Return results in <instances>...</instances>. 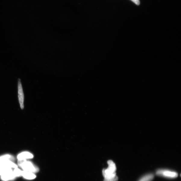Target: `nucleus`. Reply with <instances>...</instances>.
<instances>
[{"instance_id": "obj_6", "label": "nucleus", "mask_w": 181, "mask_h": 181, "mask_svg": "<svg viewBox=\"0 0 181 181\" xmlns=\"http://www.w3.org/2000/svg\"><path fill=\"white\" fill-rule=\"evenodd\" d=\"M21 176L25 179H35L36 176L31 172L23 171H22Z\"/></svg>"}, {"instance_id": "obj_3", "label": "nucleus", "mask_w": 181, "mask_h": 181, "mask_svg": "<svg viewBox=\"0 0 181 181\" xmlns=\"http://www.w3.org/2000/svg\"><path fill=\"white\" fill-rule=\"evenodd\" d=\"M156 174L159 176L169 178H175L178 176V174L176 172L167 170H159Z\"/></svg>"}, {"instance_id": "obj_13", "label": "nucleus", "mask_w": 181, "mask_h": 181, "mask_svg": "<svg viewBox=\"0 0 181 181\" xmlns=\"http://www.w3.org/2000/svg\"><path fill=\"white\" fill-rule=\"evenodd\" d=\"M136 5H140V0H130Z\"/></svg>"}, {"instance_id": "obj_10", "label": "nucleus", "mask_w": 181, "mask_h": 181, "mask_svg": "<svg viewBox=\"0 0 181 181\" xmlns=\"http://www.w3.org/2000/svg\"><path fill=\"white\" fill-rule=\"evenodd\" d=\"M154 177L153 174H148L142 177L139 181H151L153 179Z\"/></svg>"}, {"instance_id": "obj_5", "label": "nucleus", "mask_w": 181, "mask_h": 181, "mask_svg": "<svg viewBox=\"0 0 181 181\" xmlns=\"http://www.w3.org/2000/svg\"><path fill=\"white\" fill-rule=\"evenodd\" d=\"M33 155L28 152H23L20 153L17 156V159L18 160H25L33 158Z\"/></svg>"}, {"instance_id": "obj_12", "label": "nucleus", "mask_w": 181, "mask_h": 181, "mask_svg": "<svg viewBox=\"0 0 181 181\" xmlns=\"http://www.w3.org/2000/svg\"><path fill=\"white\" fill-rule=\"evenodd\" d=\"M118 177L116 175V176L114 177L111 178V179H105L104 180V181H118Z\"/></svg>"}, {"instance_id": "obj_9", "label": "nucleus", "mask_w": 181, "mask_h": 181, "mask_svg": "<svg viewBox=\"0 0 181 181\" xmlns=\"http://www.w3.org/2000/svg\"><path fill=\"white\" fill-rule=\"evenodd\" d=\"M13 172L11 168L0 166V175H2Z\"/></svg>"}, {"instance_id": "obj_4", "label": "nucleus", "mask_w": 181, "mask_h": 181, "mask_svg": "<svg viewBox=\"0 0 181 181\" xmlns=\"http://www.w3.org/2000/svg\"><path fill=\"white\" fill-rule=\"evenodd\" d=\"M18 93L19 102L20 108L22 109L24 108V96L23 94L22 85L20 80L19 79L18 82Z\"/></svg>"}, {"instance_id": "obj_11", "label": "nucleus", "mask_w": 181, "mask_h": 181, "mask_svg": "<svg viewBox=\"0 0 181 181\" xmlns=\"http://www.w3.org/2000/svg\"><path fill=\"white\" fill-rule=\"evenodd\" d=\"M13 173L16 177L21 176L22 171L17 168H15Z\"/></svg>"}, {"instance_id": "obj_7", "label": "nucleus", "mask_w": 181, "mask_h": 181, "mask_svg": "<svg viewBox=\"0 0 181 181\" xmlns=\"http://www.w3.org/2000/svg\"><path fill=\"white\" fill-rule=\"evenodd\" d=\"M16 177L13 173H8L1 176V179L4 181H7L10 180H13L15 179Z\"/></svg>"}, {"instance_id": "obj_8", "label": "nucleus", "mask_w": 181, "mask_h": 181, "mask_svg": "<svg viewBox=\"0 0 181 181\" xmlns=\"http://www.w3.org/2000/svg\"><path fill=\"white\" fill-rule=\"evenodd\" d=\"M7 160H10L11 161H14L15 158L13 156L10 155V154H6V155L0 156V164L2 162Z\"/></svg>"}, {"instance_id": "obj_2", "label": "nucleus", "mask_w": 181, "mask_h": 181, "mask_svg": "<svg viewBox=\"0 0 181 181\" xmlns=\"http://www.w3.org/2000/svg\"><path fill=\"white\" fill-rule=\"evenodd\" d=\"M18 164L20 167L26 171L33 173H37L39 170V168L36 167L32 162L26 161V160H19Z\"/></svg>"}, {"instance_id": "obj_1", "label": "nucleus", "mask_w": 181, "mask_h": 181, "mask_svg": "<svg viewBox=\"0 0 181 181\" xmlns=\"http://www.w3.org/2000/svg\"><path fill=\"white\" fill-rule=\"evenodd\" d=\"M108 167L106 169H103L102 171L103 176L105 179H111L117 175L116 173L117 167L114 163L110 160L108 161Z\"/></svg>"}]
</instances>
